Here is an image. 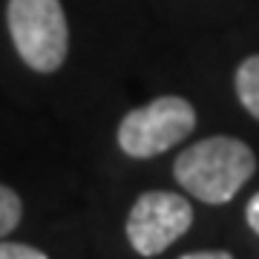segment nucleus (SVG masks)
I'll return each mask as SVG.
<instances>
[{
	"mask_svg": "<svg viewBox=\"0 0 259 259\" xmlns=\"http://www.w3.org/2000/svg\"><path fill=\"white\" fill-rule=\"evenodd\" d=\"M176 179L190 196L207 204H225L253 176L256 156L239 139L216 136L196 141L176 158Z\"/></svg>",
	"mask_w": 259,
	"mask_h": 259,
	"instance_id": "nucleus-1",
	"label": "nucleus"
},
{
	"mask_svg": "<svg viewBox=\"0 0 259 259\" xmlns=\"http://www.w3.org/2000/svg\"><path fill=\"white\" fill-rule=\"evenodd\" d=\"M9 32L18 55L37 72H52L64 64L69 29L61 0H9Z\"/></svg>",
	"mask_w": 259,
	"mask_h": 259,
	"instance_id": "nucleus-2",
	"label": "nucleus"
},
{
	"mask_svg": "<svg viewBox=\"0 0 259 259\" xmlns=\"http://www.w3.org/2000/svg\"><path fill=\"white\" fill-rule=\"evenodd\" d=\"M196 127V110L179 95L156 98L133 110L118 127V144L133 158H150L187 139Z\"/></svg>",
	"mask_w": 259,
	"mask_h": 259,
	"instance_id": "nucleus-3",
	"label": "nucleus"
},
{
	"mask_svg": "<svg viewBox=\"0 0 259 259\" xmlns=\"http://www.w3.org/2000/svg\"><path fill=\"white\" fill-rule=\"evenodd\" d=\"M190 225L193 210L185 196L153 190L139 196V202L133 204L127 219V239L141 256H158L182 233H187Z\"/></svg>",
	"mask_w": 259,
	"mask_h": 259,
	"instance_id": "nucleus-4",
	"label": "nucleus"
},
{
	"mask_svg": "<svg viewBox=\"0 0 259 259\" xmlns=\"http://www.w3.org/2000/svg\"><path fill=\"white\" fill-rule=\"evenodd\" d=\"M236 95H239L242 107L259 118V55L242 61L236 69Z\"/></svg>",
	"mask_w": 259,
	"mask_h": 259,
	"instance_id": "nucleus-5",
	"label": "nucleus"
},
{
	"mask_svg": "<svg viewBox=\"0 0 259 259\" xmlns=\"http://www.w3.org/2000/svg\"><path fill=\"white\" fill-rule=\"evenodd\" d=\"M20 222V199L15 190L0 185V236H6Z\"/></svg>",
	"mask_w": 259,
	"mask_h": 259,
	"instance_id": "nucleus-6",
	"label": "nucleus"
},
{
	"mask_svg": "<svg viewBox=\"0 0 259 259\" xmlns=\"http://www.w3.org/2000/svg\"><path fill=\"white\" fill-rule=\"evenodd\" d=\"M47 253L29 245H18V242H0V259H44Z\"/></svg>",
	"mask_w": 259,
	"mask_h": 259,
	"instance_id": "nucleus-7",
	"label": "nucleus"
},
{
	"mask_svg": "<svg viewBox=\"0 0 259 259\" xmlns=\"http://www.w3.org/2000/svg\"><path fill=\"white\" fill-rule=\"evenodd\" d=\"M245 216H248V225L259 233V193L248 202V213H245Z\"/></svg>",
	"mask_w": 259,
	"mask_h": 259,
	"instance_id": "nucleus-8",
	"label": "nucleus"
},
{
	"mask_svg": "<svg viewBox=\"0 0 259 259\" xmlns=\"http://www.w3.org/2000/svg\"><path fill=\"white\" fill-rule=\"evenodd\" d=\"M231 253H225V250H204V253H187L185 259H228Z\"/></svg>",
	"mask_w": 259,
	"mask_h": 259,
	"instance_id": "nucleus-9",
	"label": "nucleus"
}]
</instances>
